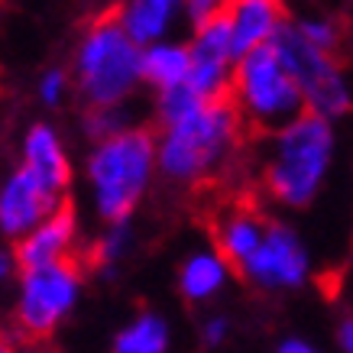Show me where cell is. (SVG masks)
Returning <instances> with one entry per match:
<instances>
[{"mask_svg":"<svg viewBox=\"0 0 353 353\" xmlns=\"http://www.w3.org/2000/svg\"><path fill=\"white\" fill-rule=\"evenodd\" d=\"M156 137V175L172 185H198L224 172L240 150L243 120L227 101L201 104L188 117L159 127Z\"/></svg>","mask_w":353,"mask_h":353,"instance_id":"cell-2","label":"cell"},{"mask_svg":"<svg viewBox=\"0 0 353 353\" xmlns=\"http://www.w3.org/2000/svg\"><path fill=\"white\" fill-rule=\"evenodd\" d=\"M59 208H65V194L52 192L32 172L17 165L0 182V236L17 243Z\"/></svg>","mask_w":353,"mask_h":353,"instance_id":"cell-9","label":"cell"},{"mask_svg":"<svg viewBox=\"0 0 353 353\" xmlns=\"http://www.w3.org/2000/svg\"><path fill=\"white\" fill-rule=\"evenodd\" d=\"M172 321L159 311H137L110 341V353H169L172 350Z\"/></svg>","mask_w":353,"mask_h":353,"instance_id":"cell-17","label":"cell"},{"mask_svg":"<svg viewBox=\"0 0 353 353\" xmlns=\"http://www.w3.org/2000/svg\"><path fill=\"white\" fill-rule=\"evenodd\" d=\"M65 72L85 110L130 108L139 91V49L120 32L114 17H97L81 30Z\"/></svg>","mask_w":353,"mask_h":353,"instance_id":"cell-4","label":"cell"},{"mask_svg":"<svg viewBox=\"0 0 353 353\" xmlns=\"http://www.w3.org/2000/svg\"><path fill=\"white\" fill-rule=\"evenodd\" d=\"M156 182V137L133 123L110 139L91 143L85 156V188L104 224H127Z\"/></svg>","mask_w":353,"mask_h":353,"instance_id":"cell-3","label":"cell"},{"mask_svg":"<svg viewBox=\"0 0 353 353\" xmlns=\"http://www.w3.org/2000/svg\"><path fill=\"white\" fill-rule=\"evenodd\" d=\"M234 279V266L227 263L214 246H198L179 263L175 272V285L179 295L192 305H211L227 292Z\"/></svg>","mask_w":353,"mask_h":353,"instance_id":"cell-14","label":"cell"},{"mask_svg":"<svg viewBox=\"0 0 353 353\" xmlns=\"http://www.w3.org/2000/svg\"><path fill=\"white\" fill-rule=\"evenodd\" d=\"M276 353H327L324 347H318L314 341L308 337H299V334H289V337H282L276 343Z\"/></svg>","mask_w":353,"mask_h":353,"instance_id":"cell-26","label":"cell"},{"mask_svg":"<svg viewBox=\"0 0 353 353\" xmlns=\"http://www.w3.org/2000/svg\"><path fill=\"white\" fill-rule=\"evenodd\" d=\"M133 246H137V230H133L130 221L127 224H104V230H101L94 240L91 256H94V263L104 269V272H114V269L133 253Z\"/></svg>","mask_w":353,"mask_h":353,"instance_id":"cell-20","label":"cell"},{"mask_svg":"<svg viewBox=\"0 0 353 353\" xmlns=\"http://www.w3.org/2000/svg\"><path fill=\"white\" fill-rule=\"evenodd\" d=\"M337 156V130L331 120L318 114H299V117L269 133V146L259 165L263 192L282 211L308 208L334 169Z\"/></svg>","mask_w":353,"mask_h":353,"instance_id":"cell-1","label":"cell"},{"mask_svg":"<svg viewBox=\"0 0 353 353\" xmlns=\"http://www.w3.org/2000/svg\"><path fill=\"white\" fill-rule=\"evenodd\" d=\"M13 279V324L26 337H49L59 331L78 311L85 295V272L75 259L17 269Z\"/></svg>","mask_w":353,"mask_h":353,"instance_id":"cell-6","label":"cell"},{"mask_svg":"<svg viewBox=\"0 0 353 353\" xmlns=\"http://www.w3.org/2000/svg\"><path fill=\"white\" fill-rule=\"evenodd\" d=\"M130 127H133L130 108H88L85 117H81V130H85V137L91 143L117 137V133H123Z\"/></svg>","mask_w":353,"mask_h":353,"instance_id":"cell-21","label":"cell"},{"mask_svg":"<svg viewBox=\"0 0 353 353\" xmlns=\"http://www.w3.org/2000/svg\"><path fill=\"white\" fill-rule=\"evenodd\" d=\"M289 26L295 30L301 43H308L311 49L318 52H327V55H337L343 46V26L337 17L324 10H314V13H299L295 20H289Z\"/></svg>","mask_w":353,"mask_h":353,"instance_id":"cell-19","label":"cell"},{"mask_svg":"<svg viewBox=\"0 0 353 353\" xmlns=\"http://www.w3.org/2000/svg\"><path fill=\"white\" fill-rule=\"evenodd\" d=\"M198 334H201V343H204V347L217 350V347H224V343L230 341L234 324H230V318H227V314H221V311H211V314H204V321H201V327H198Z\"/></svg>","mask_w":353,"mask_h":353,"instance_id":"cell-24","label":"cell"},{"mask_svg":"<svg viewBox=\"0 0 353 353\" xmlns=\"http://www.w3.org/2000/svg\"><path fill=\"white\" fill-rule=\"evenodd\" d=\"M227 104L236 110V117L263 133H276L292 120L305 114L299 88L279 62L272 46L256 52L240 55L230 68V88H227Z\"/></svg>","mask_w":353,"mask_h":353,"instance_id":"cell-5","label":"cell"},{"mask_svg":"<svg viewBox=\"0 0 353 353\" xmlns=\"http://www.w3.org/2000/svg\"><path fill=\"white\" fill-rule=\"evenodd\" d=\"M198 108H201V101H198L185 85L169 88V91H159V94L152 97V114H156V120H159V127H169V123L188 117V114L198 110Z\"/></svg>","mask_w":353,"mask_h":353,"instance_id":"cell-22","label":"cell"},{"mask_svg":"<svg viewBox=\"0 0 353 353\" xmlns=\"http://www.w3.org/2000/svg\"><path fill=\"white\" fill-rule=\"evenodd\" d=\"M78 214L65 204L55 214H49L43 224H36L26 236H20L13 243V259L17 269H30V266H52V263H68L72 253L78 250Z\"/></svg>","mask_w":353,"mask_h":353,"instance_id":"cell-10","label":"cell"},{"mask_svg":"<svg viewBox=\"0 0 353 353\" xmlns=\"http://www.w3.org/2000/svg\"><path fill=\"white\" fill-rule=\"evenodd\" d=\"M221 10H224V3H217V0H185L182 23H188V30H201L204 23L217 20Z\"/></svg>","mask_w":353,"mask_h":353,"instance_id":"cell-25","label":"cell"},{"mask_svg":"<svg viewBox=\"0 0 353 353\" xmlns=\"http://www.w3.org/2000/svg\"><path fill=\"white\" fill-rule=\"evenodd\" d=\"M188 46L185 39H165V43L139 49V85L152 88L156 94L169 88L185 85L188 78Z\"/></svg>","mask_w":353,"mask_h":353,"instance_id":"cell-16","label":"cell"},{"mask_svg":"<svg viewBox=\"0 0 353 353\" xmlns=\"http://www.w3.org/2000/svg\"><path fill=\"white\" fill-rule=\"evenodd\" d=\"M0 353H17V347H13L10 341H3V337H0Z\"/></svg>","mask_w":353,"mask_h":353,"instance_id":"cell-29","label":"cell"},{"mask_svg":"<svg viewBox=\"0 0 353 353\" xmlns=\"http://www.w3.org/2000/svg\"><path fill=\"white\" fill-rule=\"evenodd\" d=\"M20 165L26 172H32L43 185H49L52 192L68 194L72 152H68V143L59 133V127H52L49 120H36V123L26 127L20 143Z\"/></svg>","mask_w":353,"mask_h":353,"instance_id":"cell-11","label":"cell"},{"mask_svg":"<svg viewBox=\"0 0 353 353\" xmlns=\"http://www.w3.org/2000/svg\"><path fill=\"white\" fill-rule=\"evenodd\" d=\"M120 32L137 49L175 39V30L182 26V3L179 0H123L110 13Z\"/></svg>","mask_w":353,"mask_h":353,"instance_id":"cell-13","label":"cell"},{"mask_svg":"<svg viewBox=\"0 0 353 353\" xmlns=\"http://www.w3.org/2000/svg\"><path fill=\"white\" fill-rule=\"evenodd\" d=\"M36 97L49 110L62 108L65 101L72 97V78H68V72H65L62 65H52V68L39 72V78H36Z\"/></svg>","mask_w":353,"mask_h":353,"instance_id":"cell-23","label":"cell"},{"mask_svg":"<svg viewBox=\"0 0 353 353\" xmlns=\"http://www.w3.org/2000/svg\"><path fill=\"white\" fill-rule=\"evenodd\" d=\"M266 217L253 211V208H230L217 217L214 224V250L230 263V266H240L253 250L259 246L263 234H266Z\"/></svg>","mask_w":353,"mask_h":353,"instance_id":"cell-15","label":"cell"},{"mask_svg":"<svg viewBox=\"0 0 353 353\" xmlns=\"http://www.w3.org/2000/svg\"><path fill=\"white\" fill-rule=\"evenodd\" d=\"M221 17H224L227 36H230L234 59L266 49L285 23V13L276 0H234L221 10Z\"/></svg>","mask_w":353,"mask_h":353,"instance_id":"cell-12","label":"cell"},{"mask_svg":"<svg viewBox=\"0 0 353 353\" xmlns=\"http://www.w3.org/2000/svg\"><path fill=\"white\" fill-rule=\"evenodd\" d=\"M269 46L279 55V62L285 65V72L292 75L308 114H318V117L331 120V123L341 120L343 114H350L353 88L341 55L318 52L308 43H301L295 30L289 26V20L282 23V30L276 32V39Z\"/></svg>","mask_w":353,"mask_h":353,"instance_id":"cell-7","label":"cell"},{"mask_svg":"<svg viewBox=\"0 0 353 353\" xmlns=\"http://www.w3.org/2000/svg\"><path fill=\"white\" fill-rule=\"evenodd\" d=\"M334 343H337V350H341V353H353V318H350V314H343L341 321H337Z\"/></svg>","mask_w":353,"mask_h":353,"instance_id":"cell-27","label":"cell"},{"mask_svg":"<svg viewBox=\"0 0 353 353\" xmlns=\"http://www.w3.org/2000/svg\"><path fill=\"white\" fill-rule=\"evenodd\" d=\"M240 276L256 292H299L314 279V256L305 236L285 221H269L259 246L240 263Z\"/></svg>","mask_w":353,"mask_h":353,"instance_id":"cell-8","label":"cell"},{"mask_svg":"<svg viewBox=\"0 0 353 353\" xmlns=\"http://www.w3.org/2000/svg\"><path fill=\"white\" fill-rule=\"evenodd\" d=\"M185 46H188V59L198 65H224V68H230L236 62L224 17L204 23L201 30H192V39H185Z\"/></svg>","mask_w":353,"mask_h":353,"instance_id":"cell-18","label":"cell"},{"mask_svg":"<svg viewBox=\"0 0 353 353\" xmlns=\"http://www.w3.org/2000/svg\"><path fill=\"white\" fill-rule=\"evenodd\" d=\"M13 276H17V259H13L10 250H3V246H0V289H3V285H10Z\"/></svg>","mask_w":353,"mask_h":353,"instance_id":"cell-28","label":"cell"}]
</instances>
